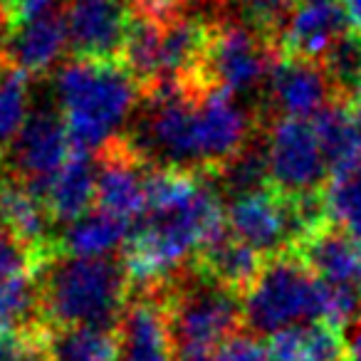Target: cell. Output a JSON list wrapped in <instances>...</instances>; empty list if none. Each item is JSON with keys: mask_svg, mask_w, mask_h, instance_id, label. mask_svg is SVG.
<instances>
[{"mask_svg": "<svg viewBox=\"0 0 361 361\" xmlns=\"http://www.w3.org/2000/svg\"><path fill=\"white\" fill-rule=\"evenodd\" d=\"M60 114L75 149L99 151L116 139L141 97L134 77L121 62L75 57L55 77Z\"/></svg>", "mask_w": 361, "mask_h": 361, "instance_id": "obj_1", "label": "cell"}, {"mask_svg": "<svg viewBox=\"0 0 361 361\" xmlns=\"http://www.w3.org/2000/svg\"><path fill=\"white\" fill-rule=\"evenodd\" d=\"M42 317L47 326H119L131 282L111 257L55 255L40 272Z\"/></svg>", "mask_w": 361, "mask_h": 361, "instance_id": "obj_2", "label": "cell"}, {"mask_svg": "<svg viewBox=\"0 0 361 361\" xmlns=\"http://www.w3.org/2000/svg\"><path fill=\"white\" fill-rule=\"evenodd\" d=\"M324 282L295 255L267 257L260 277L243 297V319L255 334H277L302 319H322Z\"/></svg>", "mask_w": 361, "mask_h": 361, "instance_id": "obj_3", "label": "cell"}, {"mask_svg": "<svg viewBox=\"0 0 361 361\" xmlns=\"http://www.w3.org/2000/svg\"><path fill=\"white\" fill-rule=\"evenodd\" d=\"M176 346H218L245 324L243 297L213 285L196 272V280H171L164 285Z\"/></svg>", "mask_w": 361, "mask_h": 361, "instance_id": "obj_4", "label": "cell"}, {"mask_svg": "<svg viewBox=\"0 0 361 361\" xmlns=\"http://www.w3.org/2000/svg\"><path fill=\"white\" fill-rule=\"evenodd\" d=\"M275 60L277 52L267 37L231 18L211 25V40L196 77L206 87L243 94L267 82Z\"/></svg>", "mask_w": 361, "mask_h": 361, "instance_id": "obj_5", "label": "cell"}, {"mask_svg": "<svg viewBox=\"0 0 361 361\" xmlns=\"http://www.w3.org/2000/svg\"><path fill=\"white\" fill-rule=\"evenodd\" d=\"M272 188L282 196H305L324 188L326 161L314 126L302 119L272 121L265 136Z\"/></svg>", "mask_w": 361, "mask_h": 361, "instance_id": "obj_6", "label": "cell"}, {"mask_svg": "<svg viewBox=\"0 0 361 361\" xmlns=\"http://www.w3.org/2000/svg\"><path fill=\"white\" fill-rule=\"evenodd\" d=\"M226 218L228 231L265 257L292 252L302 238L290 198L275 188L233 198Z\"/></svg>", "mask_w": 361, "mask_h": 361, "instance_id": "obj_7", "label": "cell"}, {"mask_svg": "<svg viewBox=\"0 0 361 361\" xmlns=\"http://www.w3.org/2000/svg\"><path fill=\"white\" fill-rule=\"evenodd\" d=\"M72 149L75 146L60 111H32L11 146V176L42 196L52 176L70 159Z\"/></svg>", "mask_w": 361, "mask_h": 361, "instance_id": "obj_8", "label": "cell"}, {"mask_svg": "<svg viewBox=\"0 0 361 361\" xmlns=\"http://www.w3.org/2000/svg\"><path fill=\"white\" fill-rule=\"evenodd\" d=\"M97 208L131 223L146 213L149 161L131 139L116 136L97 151Z\"/></svg>", "mask_w": 361, "mask_h": 361, "instance_id": "obj_9", "label": "cell"}, {"mask_svg": "<svg viewBox=\"0 0 361 361\" xmlns=\"http://www.w3.org/2000/svg\"><path fill=\"white\" fill-rule=\"evenodd\" d=\"M265 87L267 104L280 119H314L334 99H344L324 65L302 57H277Z\"/></svg>", "mask_w": 361, "mask_h": 361, "instance_id": "obj_10", "label": "cell"}, {"mask_svg": "<svg viewBox=\"0 0 361 361\" xmlns=\"http://www.w3.org/2000/svg\"><path fill=\"white\" fill-rule=\"evenodd\" d=\"M196 111L203 173L216 176L252 141L255 119L238 104L235 94L218 87H211L198 97Z\"/></svg>", "mask_w": 361, "mask_h": 361, "instance_id": "obj_11", "label": "cell"}, {"mask_svg": "<svg viewBox=\"0 0 361 361\" xmlns=\"http://www.w3.org/2000/svg\"><path fill=\"white\" fill-rule=\"evenodd\" d=\"M62 16L75 57L119 62L131 25L124 0H70Z\"/></svg>", "mask_w": 361, "mask_h": 361, "instance_id": "obj_12", "label": "cell"}, {"mask_svg": "<svg viewBox=\"0 0 361 361\" xmlns=\"http://www.w3.org/2000/svg\"><path fill=\"white\" fill-rule=\"evenodd\" d=\"M119 361H176V339L166 310L164 287L134 290L119 326Z\"/></svg>", "mask_w": 361, "mask_h": 361, "instance_id": "obj_13", "label": "cell"}, {"mask_svg": "<svg viewBox=\"0 0 361 361\" xmlns=\"http://www.w3.org/2000/svg\"><path fill=\"white\" fill-rule=\"evenodd\" d=\"M346 30L349 20L339 0H300L275 40V52L277 57L322 62Z\"/></svg>", "mask_w": 361, "mask_h": 361, "instance_id": "obj_14", "label": "cell"}, {"mask_svg": "<svg viewBox=\"0 0 361 361\" xmlns=\"http://www.w3.org/2000/svg\"><path fill=\"white\" fill-rule=\"evenodd\" d=\"M0 223L37 257L42 267L60 255L57 240L50 235L52 216L42 196L13 176L0 178Z\"/></svg>", "mask_w": 361, "mask_h": 361, "instance_id": "obj_15", "label": "cell"}, {"mask_svg": "<svg viewBox=\"0 0 361 361\" xmlns=\"http://www.w3.org/2000/svg\"><path fill=\"white\" fill-rule=\"evenodd\" d=\"M67 45L70 40H67L65 16L55 13L42 20L8 30L0 47V65L16 67L27 77L45 75L60 62Z\"/></svg>", "mask_w": 361, "mask_h": 361, "instance_id": "obj_16", "label": "cell"}, {"mask_svg": "<svg viewBox=\"0 0 361 361\" xmlns=\"http://www.w3.org/2000/svg\"><path fill=\"white\" fill-rule=\"evenodd\" d=\"M267 257L260 255L255 247L247 243L238 240L233 233H226L203 247L193 260V267L201 277L211 280L213 285L223 287V290L233 292L238 297H245V292L255 285L260 277L262 267H265Z\"/></svg>", "mask_w": 361, "mask_h": 361, "instance_id": "obj_17", "label": "cell"}, {"mask_svg": "<svg viewBox=\"0 0 361 361\" xmlns=\"http://www.w3.org/2000/svg\"><path fill=\"white\" fill-rule=\"evenodd\" d=\"M52 223H75L97 201V161L92 151L72 149L70 159L42 191Z\"/></svg>", "mask_w": 361, "mask_h": 361, "instance_id": "obj_18", "label": "cell"}, {"mask_svg": "<svg viewBox=\"0 0 361 361\" xmlns=\"http://www.w3.org/2000/svg\"><path fill=\"white\" fill-rule=\"evenodd\" d=\"M292 252L310 267L312 275L329 285H349L361 267V245L334 223L307 235Z\"/></svg>", "mask_w": 361, "mask_h": 361, "instance_id": "obj_19", "label": "cell"}, {"mask_svg": "<svg viewBox=\"0 0 361 361\" xmlns=\"http://www.w3.org/2000/svg\"><path fill=\"white\" fill-rule=\"evenodd\" d=\"M312 126L331 176L346 173L361 164V114L349 99H334L324 106Z\"/></svg>", "mask_w": 361, "mask_h": 361, "instance_id": "obj_20", "label": "cell"}, {"mask_svg": "<svg viewBox=\"0 0 361 361\" xmlns=\"http://www.w3.org/2000/svg\"><path fill=\"white\" fill-rule=\"evenodd\" d=\"M272 361H349V346L339 326L305 322L270 336Z\"/></svg>", "mask_w": 361, "mask_h": 361, "instance_id": "obj_21", "label": "cell"}, {"mask_svg": "<svg viewBox=\"0 0 361 361\" xmlns=\"http://www.w3.org/2000/svg\"><path fill=\"white\" fill-rule=\"evenodd\" d=\"M131 223L114 218L104 211H90L65 228L57 240V252L67 257H109L124 247Z\"/></svg>", "mask_w": 361, "mask_h": 361, "instance_id": "obj_22", "label": "cell"}, {"mask_svg": "<svg viewBox=\"0 0 361 361\" xmlns=\"http://www.w3.org/2000/svg\"><path fill=\"white\" fill-rule=\"evenodd\" d=\"M47 361H119V339L114 329L99 326H47Z\"/></svg>", "mask_w": 361, "mask_h": 361, "instance_id": "obj_23", "label": "cell"}, {"mask_svg": "<svg viewBox=\"0 0 361 361\" xmlns=\"http://www.w3.org/2000/svg\"><path fill=\"white\" fill-rule=\"evenodd\" d=\"M161 35H164V23L154 20L149 16H141V13L131 16V25L129 32H126L124 47H121L119 62L136 80L139 90H144L146 85H151L159 77Z\"/></svg>", "mask_w": 361, "mask_h": 361, "instance_id": "obj_24", "label": "cell"}, {"mask_svg": "<svg viewBox=\"0 0 361 361\" xmlns=\"http://www.w3.org/2000/svg\"><path fill=\"white\" fill-rule=\"evenodd\" d=\"M47 329L42 317L40 280L35 272L18 275L0 285V331H40Z\"/></svg>", "mask_w": 361, "mask_h": 361, "instance_id": "obj_25", "label": "cell"}, {"mask_svg": "<svg viewBox=\"0 0 361 361\" xmlns=\"http://www.w3.org/2000/svg\"><path fill=\"white\" fill-rule=\"evenodd\" d=\"M213 178L221 180V188L233 198L272 188L265 144H257V141L252 139L250 144L238 156H233Z\"/></svg>", "mask_w": 361, "mask_h": 361, "instance_id": "obj_26", "label": "cell"}, {"mask_svg": "<svg viewBox=\"0 0 361 361\" xmlns=\"http://www.w3.org/2000/svg\"><path fill=\"white\" fill-rule=\"evenodd\" d=\"M30 116V77L0 65V156L13 146Z\"/></svg>", "mask_w": 361, "mask_h": 361, "instance_id": "obj_27", "label": "cell"}, {"mask_svg": "<svg viewBox=\"0 0 361 361\" xmlns=\"http://www.w3.org/2000/svg\"><path fill=\"white\" fill-rule=\"evenodd\" d=\"M329 221L361 245V164L346 173L331 176L324 186Z\"/></svg>", "mask_w": 361, "mask_h": 361, "instance_id": "obj_28", "label": "cell"}, {"mask_svg": "<svg viewBox=\"0 0 361 361\" xmlns=\"http://www.w3.org/2000/svg\"><path fill=\"white\" fill-rule=\"evenodd\" d=\"M226 3L235 11V20L245 23L262 37H267L272 47L297 6L295 0H226Z\"/></svg>", "mask_w": 361, "mask_h": 361, "instance_id": "obj_29", "label": "cell"}, {"mask_svg": "<svg viewBox=\"0 0 361 361\" xmlns=\"http://www.w3.org/2000/svg\"><path fill=\"white\" fill-rule=\"evenodd\" d=\"M322 65H324L326 75L331 77L334 87L339 90V94L351 102L356 82L361 80V35L359 32H354L349 27V30L331 45V50L324 55Z\"/></svg>", "mask_w": 361, "mask_h": 361, "instance_id": "obj_30", "label": "cell"}, {"mask_svg": "<svg viewBox=\"0 0 361 361\" xmlns=\"http://www.w3.org/2000/svg\"><path fill=\"white\" fill-rule=\"evenodd\" d=\"M40 270L42 265L37 262V257L23 243H18L11 235V231L0 223V285H6L18 275H27V272L37 275Z\"/></svg>", "mask_w": 361, "mask_h": 361, "instance_id": "obj_31", "label": "cell"}, {"mask_svg": "<svg viewBox=\"0 0 361 361\" xmlns=\"http://www.w3.org/2000/svg\"><path fill=\"white\" fill-rule=\"evenodd\" d=\"M45 331H0V361H47Z\"/></svg>", "mask_w": 361, "mask_h": 361, "instance_id": "obj_32", "label": "cell"}, {"mask_svg": "<svg viewBox=\"0 0 361 361\" xmlns=\"http://www.w3.org/2000/svg\"><path fill=\"white\" fill-rule=\"evenodd\" d=\"M218 361H272L270 349L255 334H233L218 346Z\"/></svg>", "mask_w": 361, "mask_h": 361, "instance_id": "obj_33", "label": "cell"}, {"mask_svg": "<svg viewBox=\"0 0 361 361\" xmlns=\"http://www.w3.org/2000/svg\"><path fill=\"white\" fill-rule=\"evenodd\" d=\"M3 13H6L8 30H16V27L27 25V23L55 16L57 0H11L8 6H3Z\"/></svg>", "mask_w": 361, "mask_h": 361, "instance_id": "obj_34", "label": "cell"}, {"mask_svg": "<svg viewBox=\"0 0 361 361\" xmlns=\"http://www.w3.org/2000/svg\"><path fill=\"white\" fill-rule=\"evenodd\" d=\"M203 3H216V0H134L136 13L154 18L159 23H166L176 16H183L186 8L203 6Z\"/></svg>", "mask_w": 361, "mask_h": 361, "instance_id": "obj_35", "label": "cell"}, {"mask_svg": "<svg viewBox=\"0 0 361 361\" xmlns=\"http://www.w3.org/2000/svg\"><path fill=\"white\" fill-rule=\"evenodd\" d=\"M176 361H218L213 346H176Z\"/></svg>", "mask_w": 361, "mask_h": 361, "instance_id": "obj_36", "label": "cell"}, {"mask_svg": "<svg viewBox=\"0 0 361 361\" xmlns=\"http://www.w3.org/2000/svg\"><path fill=\"white\" fill-rule=\"evenodd\" d=\"M339 3H341V8H344V13H346L349 27L361 35V0H339Z\"/></svg>", "mask_w": 361, "mask_h": 361, "instance_id": "obj_37", "label": "cell"}, {"mask_svg": "<svg viewBox=\"0 0 361 361\" xmlns=\"http://www.w3.org/2000/svg\"><path fill=\"white\" fill-rule=\"evenodd\" d=\"M346 346H349V361H361V319H356L351 326Z\"/></svg>", "mask_w": 361, "mask_h": 361, "instance_id": "obj_38", "label": "cell"}, {"mask_svg": "<svg viewBox=\"0 0 361 361\" xmlns=\"http://www.w3.org/2000/svg\"><path fill=\"white\" fill-rule=\"evenodd\" d=\"M351 104H354V109L361 114V80L356 82V87H354V94H351Z\"/></svg>", "mask_w": 361, "mask_h": 361, "instance_id": "obj_39", "label": "cell"}, {"mask_svg": "<svg viewBox=\"0 0 361 361\" xmlns=\"http://www.w3.org/2000/svg\"><path fill=\"white\" fill-rule=\"evenodd\" d=\"M356 292H359V297H361V267H359V272H356Z\"/></svg>", "mask_w": 361, "mask_h": 361, "instance_id": "obj_40", "label": "cell"}, {"mask_svg": "<svg viewBox=\"0 0 361 361\" xmlns=\"http://www.w3.org/2000/svg\"><path fill=\"white\" fill-rule=\"evenodd\" d=\"M8 3H11V0H0V6H8Z\"/></svg>", "mask_w": 361, "mask_h": 361, "instance_id": "obj_41", "label": "cell"}]
</instances>
